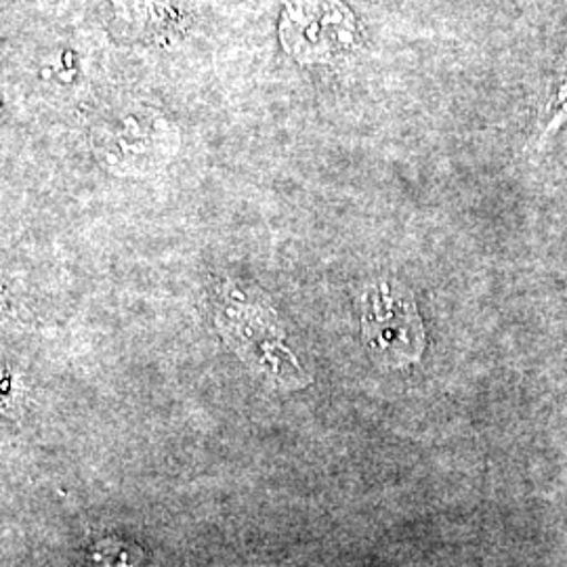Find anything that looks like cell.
I'll use <instances>...</instances> for the list:
<instances>
[{"instance_id":"cell-3","label":"cell","mask_w":567,"mask_h":567,"mask_svg":"<svg viewBox=\"0 0 567 567\" xmlns=\"http://www.w3.org/2000/svg\"><path fill=\"white\" fill-rule=\"evenodd\" d=\"M362 332L365 343L389 365H408L419 360L425 332L414 301L400 286L372 284L364 295Z\"/></svg>"},{"instance_id":"cell-6","label":"cell","mask_w":567,"mask_h":567,"mask_svg":"<svg viewBox=\"0 0 567 567\" xmlns=\"http://www.w3.org/2000/svg\"><path fill=\"white\" fill-rule=\"evenodd\" d=\"M114 11L126 21V25H147V9L150 0H112Z\"/></svg>"},{"instance_id":"cell-2","label":"cell","mask_w":567,"mask_h":567,"mask_svg":"<svg viewBox=\"0 0 567 567\" xmlns=\"http://www.w3.org/2000/svg\"><path fill=\"white\" fill-rule=\"evenodd\" d=\"M278 41L301 65H332L358 51L362 34L343 0H286Z\"/></svg>"},{"instance_id":"cell-5","label":"cell","mask_w":567,"mask_h":567,"mask_svg":"<svg viewBox=\"0 0 567 567\" xmlns=\"http://www.w3.org/2000/svg\"><path fill=\"white\" fill-rule=\"evenodd\" d=\"M545 137L553 135L564 122L567 121V74L566 79L559 84L557 93L553 95V100L547 103V114H545Z\"/></svg>"},{"instance_id":"cell-1","label":"cell","mask_w":567,"mask_h":567,"mask_svg":"<svg viewBox=\"0 0 567 567\" xmlns=\"http://www.w3.org/2000/svg\"><path fill=\"white\" fill-rule=\"evenodd\" d=\"M97 161L114 175L143 177L161 171L182 145L179 126L156 107L131 103L112 110L91 131Z\"/></svg>"},{"instance_id":"cell-4","label":"cell","mask_w":567,"mask_h":567,"mask_svg":"<svg viewBox=\"0 0 567 567\" xmlns=\"http://www.w3.org/2000/svg\"><path fill=\"white\" fill-rule=\"evenodd\" d=\"M196 16H198L196 0H150L147 28L154 41L171 47L189 34Z\"/></svg>"}]
</instances>
